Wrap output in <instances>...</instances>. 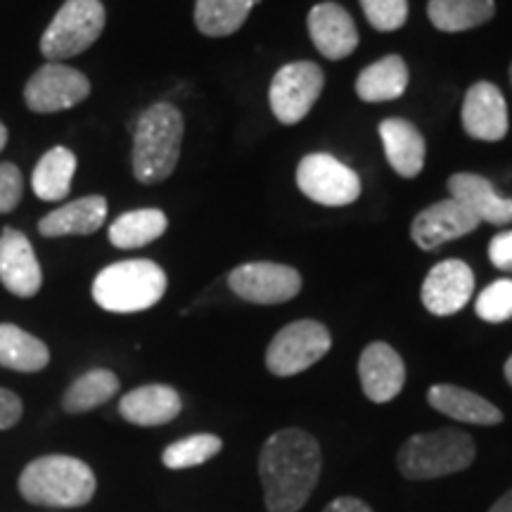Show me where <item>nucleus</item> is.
I'll return each mask as SVG.
<instances>
[{"instance_id":"c9c22d12","label":"nucleus","mask_w":512,"mask_h":512,"mask_svg":"<svg viewBox=\"0 0 512 512\" xmlns=\"http://www.w3.org/2000/svg\"><path fill=\"white\" fill-rule=\"evenodd\" d=\"M323 512H373V508L368 503H363L361 498L339 496Z\"/></svg>"},{"instance_id":"f03ea898","label":"nucleus","mask_w":512,"mask_h":512,"mask_svg":"<svg viewBox=\"0 0 512 512\" xmlns=\"http://www.w3.org/2000/svg\"><path fill=\"white\" fill-rule=\"evenodd\" d=\"M17 489L24 501L41 508H83L93 501L98 479L91 465L81 458L50 453L24 467Z\"/></svg>"},{"instance_id":"393cba45","label":"nucleus","mask_w":512,"mask_h":512,"mask_svg":"<svg viewBox=\"0 0 512 512\" xmlns=\"http://www.w3.org/2000/svg\"><path fill=\"white\" fill-rule=\"evenodd\" d=\"M50 363L46 342L19 325L0 323V366L15 373H38Z\"/></svg>"},{"instance_id":"473e14b6","label":"nucleus","mask_w":512,"mask_h":512,"mask_svg":"<svg viewBox=\"0 0 512 512\" xmlns=\"http://www.w3.org/2000/svg\"><path fill=\"white\" fill-rule=\"evenodd\" d=\"M24 195V178L17 164L0 162V214H10L17 209Z\"/></svg>"},{"instance_id":"ddd939ff","label":"nucleus","mask_w":512,"mask_h":512,"mask_svg":"<svg viewBox=\"0 0 512 512\" xmlns=\"http://www.w3.org/2000/svg\"><path fill=\"white\" fill-rule=\"evenodd\" d=\"M0 283L19 299L36 297L43 287L38 256L27 235L17 228H5L0 233Z\"/></svg>"},{"instance_id":"72a5a7b5","label":"nucleus","mask_w":512,"mask_h":512,"mask_svg":"<svg viewBox=\"0 0 512 512\" xmlns=\"http://www.w3.org/2000/svg\"><path fill=\"white\" fill-rule=\"evenodd\" d=\"M22 413V399L15 392H10V389L0 387V432L12 430L22 420Z\"/></svg>"},{"instance_id":"6e6552de","label":"nucleus","mask_w":512,"mask_h":512,"mask_svg":"<svg viewBox=\"0 0 512 512\" xmlns=\"http://www.w3.org/2000/svg\"><path fill=\"white\" fill-rule=\"evenodd\" d=\"M297 185L311 202L323 207H347L361 197L356 171L325 152H313L299 162Z\"/></svg>"},{"instance_id":"5701e85b","label":"nucleus","mask_w":512,"mask_h":512,"mask_svg":"<svg viewBox=\"0 0 512 512\" xmlns=\"http://www.w3.org/2000/svg\"><path fill=\"white\" fill-rule=\"evenodd\" d=\"M76 174V155L69 147L57 145L38 159L34 176H31V190L38 200L60 202L72 190Z\"/></svg>"},{"instance_id":"cd10ccee","label":"nucleus","mask_w":512,"mask_h":512,"mask_svg":"<svg viewBox=\"0 0 512 512\" xmlns=\"http://www.w3.org/2000/svg\"><path fill=\"white\" fill-rule=\"evenodd\" d=\"M169 219L159 209H136L121 214L110 226V242L117 249H138L162 238Z\"/></svg>"},{"instance_id":"2f4dec72","label":"nucleus","mask_w":512,"mask_h":512,"mask_svg":"<svg viewBox=\"0 0 512 512\" xmlns=\"http://www.w3.org/2000/svg\"><path fill=\"white\" fill-rule=\"evenodd\" d=\"M361 8L377 31H396L408 19V0H361Z\"/></svg>"},{"instance_id":"a211bd4d","label":"nucleus","mask_w":512,"mask_h":512,"mask_svg":"<svg viewBox=\"0 0 512 512\" xmlns=\"http://www.w3.org/2000/svg\"><path fill=\"white\" fill-rule=\"evenodd\" d=\"M183 411V401L169 384H145L133 389L119 401V415L138 427H159L176 420Z\"/></svg>"},{"instance_id":"f257e3e1","label":"nucleus","mask_w":512,"mask_h":512,"mask_svg":"<svg viewBox=\"0 0 512 512\" xmlns=\"http://www.w3.org/2000/svg\"><path fill=\"white\" fill-rule=\"evenodd\" d=\"M323 472V451L313 434L287 427L271 434L259 453V477L268 512H299Z\"/></svg>"},{"instance_id":"6ab92c4d","label":"nucleus","mask_w":512,"mask_h":512,"mask_svg":"<svg viewBox=\"0 0 512 512\" xmlns=\"http://www.w3.org/2000/svg\"><path fill=\"white\" fill-rule=\"evenodd\" d=\"M448 192L451 200L463 204V207L475 214L479 223H491V226H505L512 221V200L498 195L494 185L477 174H456L448 178Z\"/></svg>"},{"instance_id":"9b49d317","label":"nucleus","mask_w":512,"mask_h":512,"mask_svg":"<svg viewBox=\"0 0 512 512\" xmlns=\"http://www.w3.org/2000/svg\"><path fill=\"white\" fill-rule=\"evenodd\" d=\"M228 287L252 304H285L302 290V275L292 266L252 261L228 275Z\"/></svg>"},{"instance_id":"e433bc0d","label":"nucleus","mask_w":512,"mask_h":512,"mask_svg":"<svg viewBox=\"0 0 512 512\" xmlns=\"http://www.w3.org/2000/svg\"><path fill=\"white\" fill-rule=\"evenodd\" d=\"M489 512H512V489L508 491V494H503L498 501L491 505Z\"/></svg>"},{"instance_id":"c85d7f7f","label":"nucleus","mask_w":512,"mask_h":512,"mask_svg":"<svg viewBox=\"0 0 512 512\" xmlns=\"http://www.w3.org/2000/svg\"><path fill=\"white\" fill-rule=\"evenodd\" d=\"M259 3L261 0H197L195 24L204 36H230L247 22L249 12Z\"/></svg>"},{"instance_id":"412c9836","label":"nucleus","mask_w":512,"mask_h":512,"mask_svg":"<svg viewBox=\"0 0 512 512\" xmlns=\"http://www.w3.org/2000/svg\"><path fill=\"white\" fill-rule=\"evenodd\" d=\"M427 401L434 411L448 418L467 422V425H501L503 413L491 401L479 396L470 389L456 387V384H434L427 392Z\"/></svg>"},{"instance_id":"bb28decb","label":"nucleus","mask_w":512,"mask_h":512,"mask_svg":"<svg viewBox=\"0 0 512 512\" xmlns=\"http://www.w3.org/2000/svg\"><path fill=\"white\" fill-rule=\"evenodd\" d=\"M496 12L494 0H430L427 15L439 31L458 34L489 22Z\"/></svg>"},{"instance_id":"c756f323","label":"nucleus","mask_w":512,"mask_h":512,"mask_svg":"<svg viewBox=\"0 0 512 512\" xmlns=\"http://www.w3.org/2000/svg\"><path fill=\"white\" fill-rule=\"evenodd\" d=\"M223 441L216 434H190L164 448L162 463L169 470H190V467L204 465L207 460L219 456Z\"/></svg>"},{"instance_id":"aec40b11","label":"nucleus","mask_w":512,"mask_h":512,"mask_svg":"<svg viewBox=\"0 0 512 512\" xmlns=\"http://www.w3.org/2000/svg\"><path fill=\"white\" fill-rule=\"evenodd\" d=\"M107 219V200L102 195H88L62 204L38 221L43 238H64V235H93Z\"/></svg>"},{"instance_id":"a878e982","label":"nucleus","mask_w":512,"mask_h":512,"mask_svg":"<svg viewBox=\"0 0 512 512\" xmlns=\"http://www.w3.org/2000/svg\"><path fill=\"white\" fill-rule=\"evenodd\" d=\"M119 392V377L112 370L95 368L83 373L81 377L69 384L67 392L62 396V411L69 415H81L102 406L117 396Z\"/></svg>"},{"instance_id":"4c0bfd02","label":"nucleus","mask_w":512,"mask_h":512,"mask_svg":"<svg viewBox=\"0 0 512 512\" xmlns=\"http://www.w3.org/2000/svg\"><path fill=\"white\" fill-rule=\"evenodd\" d=\"M5 143H8V128H5L3 121H0V152L5 150Z\"/></svg>"},{"instance_id":"423d86ee","label":"nucleus","mask_w":512,"mask_h":512,"mask_svg":"<svg viewBox=\"0 0 512 512\" xmlns=\"http://www.w3.org/2000/svg\"><path fill=\"white\" fill-rule=\"evenodd\" d=\"M105 29V8L100 0H67L41 38V53L48 62H62L86 53Z\"/></svg>"},{"instance_id":"39448f33","label":"nucleus","mask_w":512,"mask_h":512,"mask_svg":"<svg viewBox=\"0 0 512 512\" xmlns=\"http://www.w3.org/2000/svg\"><path fill=\"white\" fill-rule=\"evenodd\" d=\"M166 273L150 259H128L95 275L93 299L110 313H138L162 302Z\"/></svg>"},{"instance_id":"58836bf2","label":"nucleus","mask_w":512,"mask_h":512,"mask_svg":"<svg viewBox=\"0 0 512 512\" xmlns=\"http://www.w3.org/2000/svg\"><path fill=\"white\" fill-rule=\"evenodd\" d=\"M505 380H508L510 387H512V356L508 358V361H505Z\"/></svg>"},{"instance_id":"1a4fd4ad","label":"nucleus","mask_w":512,"mask_h":512,"mask_svg":"<svg viewBox=\"0 0 512 512\" xmlns=\"http://www.w3.org/2000/svg\"><path fill=\"white\" fill-rule=\"evenodd\" d=\"M325 86L323 69L316 62H292L278 69L268 88L275 119L285 126L299 124L313 110Z\"/></svg>"},{"instance_id":"f704fd0d","label":"nucleus","mask_w":512,"mask_h":512,"mask_svg":"<svg viewBox=\"0 0 512 512\" xmlns=\"http://www.w3.org/2000/svg\"><path fill=\"white\" fill-rule=\"evenodd\" d=\"M489 259L491 264L501 271L512 273V230L498 233L489 245Z\"/></svg>"},{"instance_id":"2eb2a0df","label":"nucleus","mask_w":512,"mask_h":512,"mask_svg":"<svg viewBox=\"0 0 512 512\" xmlns=\"http://www.w3.org/2000/svg\"><path fill=\"white\" fill-rule=\"evenodd\" d=\"M463 128L470 138L498 143L508 136V105L494 83L479 81L470 86L463 102Z\"/></svg>"},{"instance_id":"7c9ffc66","label":"nucleus","mask_w":512,"mask_h":512,"mask_svg":"<svg viewBox=\"0 0 512 512\" xmlns=\"http://www.w3.org/2000/svg\"><path fill=\"white\" fill-rule=\"evenodd\" d=\"M477 316L486 323H505L512 318V280H496L479 294L475 302Z\"/></svg>"},{"instance_id":"20e7f679","label":"nucleus","mask_w":512,"mask_h":512,"mask_svg":"<svg viewBox=\"0 0 512 512\" xmlns=\"http://www.w3.org/2000/svg\"><path fill=\"white\" fill-rule=\"evenodd\" d=\"M475 439L456 427L413 434L396 453V465L406 479L425 482L463 472L475 463Z\"/></svg>"},{"instance_id":"7ed1b4c3","label":"nucleus","mask_w":512,"mask_h":512,"mask_svg":"<svg viewBox=\"0 0 512 512\" xmlns=\"http://www.w3.org/2000/svg\"><path fill=\"white\" fill-rule=\"evenodd\" d=\"M185 121L178 107L157 102L133 126V176L138 183H162L176 171Z\"/></svg>"},{"instance_id":"f3484780","label":"nucleus","mask_w":512,"mask_h":512,"mask_svg":"<svg viewBox=\"0 0 512 512\" xmlns=\"http://www.w3.org/2000/svg\"><path fill=\"white\" fill-rule=\"evenodd\" d=\"M309 34L318 53L328 60H344L358 46L354 19L337 3H318L309 12Z\"/></svg>"},{"instance_id":"ea45409f","label":"nucleus","mask_w":512,"mask_h":512,"mask_svg":"<svg viewBox=\"0 0 512 512\" xmlns=\"http://www.w3.org/2000/svg\"><path fill=\"white\" fill-rule=\"evenodd\" d=\"M510 81H512V67H510Z\"/></svg>"},{"instance_id":"b1692460","label":"nucleus","mask_w":512,"mask_h":512,"mask_svg":"<svg viewBox=\"0 0 512 512\" xmlns=\"http://www.w3.org/2000/svg\"><path fill=\"white\" fill-rule=\"evenodd\" d=\"M408 88V67L399 55H387L363 69L356 79V93L363 102H389Z\"/></svg>"},{"instance_id":"f8f14e48","label":"nucleus","mask_w":512,"mask_h":512,"mask_svg":"<svg viewBox=\"0 0 512 512\" xmlns=\"http://www.w3.org/2000/svg\"><path fill=\"white\" fill-rule=\"evenodd\" d=\"M475 292V273L460 259L441 261L427 273L420 297L434 316H453L463 311Z\"/></svg>"},{"instance_id":"9d476101","label":"nucleus","mask_w":512,"mask_h":512,"mask_svg":"<svg viewBox=\"0 0 512 512\" xmlns=\"http://www.w3.org/2000/svg\"><path fill=\"white\" fill-rule=\"evenodd\" d=\"M91 95V81L79 69L62 62H48L38 67L24 88V102L31 112L53 114L72 110Z\"/></svg>"},{"instance_id":"4468645a","label":"nucleus","mask_w":512,"mask_h":512,"mask_svg":"<svg viewBox=\"0 0 512 512\" xmlns=\"http://www.w3.org/2000/svg\"><path fill=\"white\" fill-rule=\"evenodd\" d=\"M479 226V219L475 214H470L463 204L456 200H441L434 202L432 207L422 209L415 216L411 226V238L415 245L425 252H432L446 242L463 238V235L472 233Z\"/></svg>"},{"instance_id":"4be33fe9","label":"nucleus","mask_w":512,"mask_h":512,"mask_svg":"<svg viewBox=\"0 0 512 512\" xmlns=\"http://www.w3.org/2000/svg\"><path fill=\"white\" fill-rule=\"evenodd\" d=\"M380 138L384 155L396 174L403 178H415L425 166V138L411 121L392 117L380 124Z\"/></svg>"},{"instance_id":"0eeeda50","label":"nucleus","mask_w":512,"mask_h":512,"mask_svg":"<svg viewBox=\"0 0 512 512\" xmlns=\"http://www.w3.org/2000/svg\"><path fill=\"white\" fill-rule=\"evenodd\" d=\"M332 337L318 320H294L271 339L266 349V368L275 377H292L304 373L328 354Z\"/></svg>"},{"instance_id":"dca6fc26","label":"nucleus","mask_w":512,"mask_h":512,"mask_svg":"<svg viewBox=\"0 0 512 512\" xmlns=\"http://www.w3.org/2000/svg\"><path fill=\"white\" fill-rule=\"evenodd\" d=\"M358 377H361L363 394L375 403H387L399 396L406 384V366L396 349L384 342H373L363 349L358 361Z\"/></svg>"}]
</instances>
